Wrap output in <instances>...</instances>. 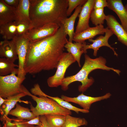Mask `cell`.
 I'll return each instance as SVG.
<instances>
[{"label":"cell","mask_w":127,"mask_h":127,"mask_svg":"<svg viewBox=\"0 0 127 127\" xmlns=\"http://www.w3.org/2000/svg\"><path fill=\"white\" fill-rule=\"evenodd\" d=\"M61 25L55 33L29 44L24 69L25 74L56 68L68 40Z\"/></svg>","instance_id":"1"},{"label":"cell","mask_w":127,"mask_h":127,"mask_svg":"<svg viewBox=\"0 0 127 127\" xmlns=\"http://www.w3.org/2000/svg\"><path fill=\"white\" fill-rule=\"evenodd\" d=\"M29 30L55 23L60 26L67 18L68 0H30Z\"/></svg>","instance_id":"2"},{"label":"cell","mask_w":127,"mask_h":127,"mask_svg":"<svg viewBox=\"0 0 127 127\" xmlns=\"http://www.w3.org/2000/svg\"><path fill=\"white\" fill-rule=\"evenodd\" d=\"M84 57V62L80 70L76 74L65 77L63 80L60 86L63 90L67 91L71 83L78 81L82 83L78 87V91L80 92H84L94 82V80L92 77L89 78L88 77L89 74L95 69H100L108 71L112 70L119 75H120L121 72L120 70L106 66V60L102 56L93 59L85 54Z\"/></svg>","instance_id":"3"},{"label":"cell","mask_w":127,"mask_h":127,"mask_svg":"<svg viewBox=\"0 0 127 127\" xmlns=\"http://www.w3.org/2000/svg\"><path fill=\"white\" fill-rule=\"evenodd\" d=\"M26 90L25 93L27 95L31 97L36 102L35 107L30 103V110L36 117L50 114L71 115V111L63 107L52 99L42 96L38 97L31 93L27 89Z\"/></svg>","instance_id":"4"},{"label":"cell","mask_w":127,"mask_h":127,"mask_svg":"<svg viewBox=\"0 0 127 127\" xmlns=\"http://www.w3.org/2000/svg\"><path fill=\"white\" fill-rule=\"evenodd\" d=\"M16 74L13 72L6 76H0V97L5 99L25 93L26 88L22 84L25 77L20 78Z\"/></svg>","instance_id":"5"},{"label":"cell","mask_w":127,"mask_h":127,"mask_svg":"<svg viewBox=\"0 0 127 127\" xmlns=\"http://www.w3.org/2000/svg\"><path fill=\"white\" fill-rule=\"evenodd\" d=\"M76 60L72 55L68 52H64L60 60L55 74L47 80L48 86L51 87H57L61 86L66 70Z\"/></svg>","instance_id":"6"},{"label":"cell","mask_w":127,"mask_h":127,"mask_svg":"<svg viewBox=\"0 0 127 127\" xmlns=\"http://www.w3.org/2000/svg\"><path fill=\"white\" fill-rule=\"evenodd\" d=\"M12 40L15 46L18 57L19 71L17 76L20 78L25 77L24 67L30 41L24 35H16Z\"/></svg>","instance_id":"7"},{"label":"cell","mask_w":127,"mask_h":127,"mask_svg":"<svg viewBox=\"0 0 127 127\" xmlns=\"http://www.w3.org/2000/svg\"><path fill=\"white\" fill-rule=\"evenodd\" d=\"M60 26L57 24L51 23L29 30L24 34L30 43L36 42L53 35Z\"/></svg>","instance_id":"8"},{"label":"cell","mask_w":127,"mask_h":127,"mask_svg":"<svg viewBox=\"0 0 127 127\" xmlns=\"http://www.w3.org/2000/svg\"><path fill=\"white\" fill-rule=\"evenodd\" d=\"M104 36L101 35L97 37L95 40L90 39L88 40L89 42L92 43L91 44H85L82 50H83L85 54L87 53V50L89 49H92L94 51L93 55L96 56L97 53L99 48L103 46H106L109 47L113 51L115 55L117 56L118 54L115 51V48L111 46L108 43V40L114 34L112 31L109 29L107 27Z\"/></svg>","instance_id":"9"},{"label":"cell","mask_w":127,"mask_h":127,"mask_svg":"<svg viewBox=\"0 0 127 127\" xmlns=\"http://www.w3.org/2000/svg\"><path fill=\"white\" fill-rule=\"evenodd\" d=\"M95 0H87L82 6L79 15V20L76 27L75 35L89 28V23L91 12L93 9Z\"/></svg>","instance_id":"10"},{"label":"cell","mask_w":127,"mask_h":127,"mask_svg":"<svg viewBox=\"0 0 127 127\" xmlns=\"http://www.w3.org/2000/svg\"><path fill=\"white\" fill-rule=\"evenodd\" d=\"M111 95L110 93H108L103 96L94 97L85 95L82 93L76 97H70L62 95L61 97L67 102H71L79 105L83 109L89 111L91 104L93 103L108 99Z\"/></svg>","instance_id":"11"},{"label":"cell","mask_w":127,"mask_h":127,"mask_svg":"<svg viewBox=\"0 0 127 127\" xmlns=\"http://www.w3.org/2000/svg\"><path fill=\"white\" fill-rule=\"evenodd\" d=\"M105 20L107 27L117 37L118 41L127 47V32L113 15H106Z\"/></svg>","instance_id":"12"},{"label":"cell","mask_w":127,"mask_h":127,"mask_svg":"<svg viewBox=\"0 0 127 127\" xmlns=\"http://www.w3.org/2000/svg\"><path fill=\"white\" fill-rule=\"evenodd\" d=\"M107 7L115 12L119 18L121 25L127 32V11L121 0H107Z\"/></svg>","instance_id":"13"},{"label":"cell","mask_w":127,"mask_h":127,"mask_svg":"<svg viewBox=\"0 0 127 127\" xmlns=\"http://www.w3.org/2000/svg\"><path fill=\"white\" fill-rule=\"evenodd\" d=\"M106 28L103 25L90 27L84 31L74 36L73 41L75 42H83L87 40L92 39L95 36L105 33Z\"/></svg>","instance_id":"14"},{"label":"cell","mask_w":127,"mask_h":127,"mask_svg":"<svg viewBox=\"0 0 127 127\" xmlns=\"http://www.w3.org/2000/svg\"><path fill=\"white\" fill-rule=\"evenodd\" d=\"M26 95H27V94L26 93H22L6 99V101L2 105L0 109L1 114L3 115L2 118H1V120L3 121H6L9 119L8 117V115L18 102L28 104V101L20 99L21 98Z\"/></svg>","instance_id":"15"},{"label":"cell","mask_w":127,"mask_h":127,"mask_svg":"<svg viewBox=\"0 0 127 127\" xmlns=\"http://www.w3.org/2000/svg\"><path fill=\"white\" fill-rule=\"evenodd\" d=\"M30 0H20L19 4L16 8L15 21L16 23H26L30 25Z\"/></svg>","instance_id":"16"},{"label":"cell","mask_w":127,"mask_h":127,"mask_svg":"<svg viewBox=\"0 0 127 127\" xmlns=\"http://www.w3.org/2000/svg\"><path fill=\"white\" fill-rule=\"evenodd\" d=\"M82 8V6L80 5L75 9L73 13L69 18L64 19L62 21L61 25L64 28L66 34L69 37L68 41L72 42L74 37L75 35L74 26L75 22Z\"/></svg>","instance_id":"17"},{"label":"cell","mask_w":127,"mask_h":127,"mask_svg":"<svg viewBox=\"0 0 127 127\" xmlns=\"http://www.w3.org/2000/svg\"><path fill=\"white\" fill-rule=\"evenodd\" d=\"M0 57L5 58L14 62L18 59L15 46L12 40H5L0 42Z\"/></svg>","instance_id":"18"},{"label":"cell","mask_w":127,"mask_h":127,"mask_svg":"<svg viewBox=\"0 0 127 127\" xmlns=\"http://www.w3.org/2000/svg\"><path fill=\"white\" fill-rule=\"evenodd\" d=\"M16 8L0 0V25L15 21Z\"/></svg>","instance_id":"19"},{"label":"cell","mask_w":127,"mask_h":127,"mask_svg":"<svg viewBox=\"0 0 127 127\" xmlns=\"http://www.w3.org/2000/svg\"><path fill=\"white\" fill-rule=\"evenodd\" d=\"M85 42H75L73 43L67 40L64 46L68 52L71 54L77 62L79 67H81L80 59L81 55L84 52L82 48L86 44Z\"/></svg>","instance_id":"20"},{"label":"cell","mask_w":127,"mask_h":127,"mask_svg":"<svg viewBox=\"0 0 127 127\" xmlns=\"http://www.w3.org/2000/svg\"><path fill=\"white\" fill-rule=\"evenodd\" d=\"M28 108L22 107L17 103L15 108L11 110L8 115L15 116L20 120H30L36 116Z\"/></svg>","instance_id":"21"},{"label":"cell","mask_w":127,"mask_h":127,"mask_svg":"<svg viewBox=\"0 0 127 127\" xmlns=\"http://www.w3.org/2000/svg\"><path fill=\"white\" fill-rule=\"evenodd\" d=\"M19 65L16 64L5 58H0V76H4L13 72L17 75L18 72Z\"/></svg>","instance_id":"22"},{"label":"cell","mask_w":127,"mask_h":127,"mask_svg":"<svg viewBox=\"0 0 127 127\" xmlns=\"http://www.w3.org/2000/svg\"><path fill=\"white\" fill-rule=\"evenodd\" d=\"M0 33L5 40H12L17 35V24L15 21L0 25Z\"/></svg>","instance_id":"23"},{"label":"cell","mask_w":127,"mask_h":127,"mask_svg":"<svg viewBox=\"0 0 127 127\" xmlns=\"http://www.w3.org/2000/svg\"><path fill=\"white\" fill-rule=\"evenodd\" d=\"M45 116L49 127H62L66 119V115H47Z\"/></svg>","instance_id":"24"},{"label":"cell","mask_w":127,"mask_h":127,"mask_svg":"<svg viewBox=\"0 0 127 127\" xmlns=\"http://www.w3.org/2000/svg\"><path fill=\"white\" fill-rule=\"evenodd\" d=\"M106 16L104 8L93 9L91 13L90 19L92 23L96 26L103 25Z\"/></svg>","instance_id":"25"},{"label":"cell","mask_w":127,"mask_h":127,"mask_svg":"<svg viewBox=\"0 0 127 127\" xmlns=\"http://www.w3.org/2000/svg\"><path fill=\"white\" fill-rule=\"evenodd\" d=\"M88 123L84 118L73 117L70 115H66L65 123L62 127H79L86 126Z\"/></svg>","instance_id":"26"},{"label":"cell","mask_w":127,"mask_h":127,"mask_svg":"<svg viewBox=\"0 0 127 127\" xmlns=\"http://www.w3.org/2000/svg\"><path fill=\"white\" fill-rule=\"evenodd\" d=\"M47 97L55 100L63 107L70 111H74L77 114H78L79 112L84 113H87L89 112V111L80 109L74 106L68 102L58 97H53L48 95H47Z\"/></svg>","instance_id":"27"},{"label":"cell","mask_w":127,"mask_h":127,"mask_svg":"<svg viewBox=\"0 0 127 127\" xmlns=\"http://www.w3.org/2000/svg\"><path fill=\"white\" fill-rule=\"evenodd\" d=\"M87 0H68V7L67 11V16H70L73 10L78 6H83Z\"/></svg>","instance_id":"28"},{"label":"cell","mask_w":127,"mask_h":127,"mask_svg":"<svg viewBox=\"0 0 127 127\" xmlns=\"http://www.w3.org/2000/svg\"><path fill=\"white\" fill-rule=\"evenodd\" d=\"M16 22L17 24L16 35H24L29 30V24L24 23Z\"/></svg>","instance_id":"29"},{"label":"cell","mask_w":127,"mask_h":127,"mask_svg":"<svg viewBox=\"0 0 127 127\" xmlns=\"http://www.w3.org/2000/svg\"><path fill=\"white\" fill-rule=\"evenodd\" d=\"M13 121V123L16 127H35L34 125L29 124L26 123V120H20L17 118L11 119Z\"/></svg>","instance_id":"30"},{"label":"cell","mask_w":127,"mask_h":127,"mask_svg":"<svg viewBox=\"0 0 127 127\" xmlns=\"http://www.w3.org/2000/svg\"><path fill=\"white\" fill-rule=\"evenodd\" d=\"M107 2L106 0H95L93 9L104 8L107 7Z\"/></svg>","instance_id":"31"},{"label":"cell","mask_w":127,"mask_h":127,"mask_svg":"<svg viewBox=\"0 0 127 127\" xmlns=\"http://www.w3.org/2000/svg\"><path fill=\"white\" fill-rule=\"evenodd\" d=\"M40 116H37L31 120H26V123L31 125H36L39 127H43L42 123L40 120Z\"/></svg>","instance_id":"32"},{"label":"cell","mask_w":127,"mask_h":127,"mask_svg":"<svg viewBox=\"0 0 127 127\" xmlns=\"http://www.w3.org/2000/svg\"><path fill=\"white\" fill-rule=\"evenodd\" d=\"M8 5L16 8L18 6L20 0H4Z\"/></svg>","instance_id":"33"},{"label":"cell","mask_w":127,"mask_h":127,"mask_svg":"<svg viewBox=\"0 0 127 127\" xmlns=\"http://www.w3.org/2000/svg\"><path fill=\"white\" fill-rule=\"evenodd\" d=\"M40 120L42 123L43 127H49L47 124L45 115H40Z\"/></svg>","instance_id":"34"},{"label":"cell","mask_w":127,"mask_h":127,"mask_svg":"<svg viewBox=\"0 0 127 127\" xmlns=\"http://www.w3.org/2000/svg\"><path fill=\"white\" fill-rule=\"evenodd\" d=\"M6 99H4L0 97V106L2 105L6 101Z\"/></svg>","instance_id":"35"},{"label":"cell","mask_w":127,"mask_h":127,"mask_svg":"<svg viewBox=\"0 0 127 127\" xmlns=\"http://www.w3.org/2000/svg\"><path fill=\"white\" fill-rule=\"evenodd\" d=\"M3 127H7L6 126V125L5 124V123H4V125ZM11 127H16V125L15 124V125H14L13 126Z\"/></svg>","instance_id":"36"},{"label":"cell","mask_w":127,"mask_h":127,"mask_svg":"<svg viewBox=\"0 0 127 127\" xmlns=\"http://www.w3.org/2000/svg\"><path fill=\"white\" fill-rule=\"evenodd\" d=\"M125 8L126 9L127 11V3L126 4V5L125 6Z\"/></svg>","instance_id":"37"},{"label":"cell","mask_w":127,"mask_h":127,"mask_svg":"<svg viewBox=\"0 0 127 127\" xmlns=\"http://www.w3.org/2000/svg\"><path fill=\"white\" fill-rule=\"evenodd\" d=\"M35 127H39L38 126H35Z\"/></svg>","instance_id":"38"}]
</instances>
